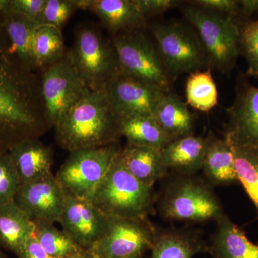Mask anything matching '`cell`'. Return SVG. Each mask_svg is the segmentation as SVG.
I'll list each match as a JSON object with an SVG mask.
<instances>
[{"instance_id": "cell-8", "label": "cell", "mask_w": 258, "mask_h": 258, "mask_svg": "<svg viewBox=\"0 0 258 258\" xmlns=\"http://www.w3.org/2000/svg\"><path fill=\"white\" fill-rule=\"evenodd\" d=\"M157 232L149 217H111L106 233L87 252L93 258H143Z\"/></svg>"}, {"instance_id": "cell-41", "label": "cell", "mask_w": 258, "mask_h": 258, "mask_svg": "<svg viewBox=\"0 0 258 258\" xmlns=\"http://www.w3.org/2000/svg\"><path fill=\"white\" fill-rule=\"evenodd\" d=\"M0 258H5V255L3 252H2L1 249H0Z\"/></svg>"}, {"instance_id": "cell-3", "label": "cell", "mask_w": 258, "mask_h": 258, "mask_svg": "<svg viewBox=\"0 0 258 258\" xmlns=\"http://www.w3.org/2000/svg\"><path fill=\"white\" fill-rule=\"evenodd\" d=\"M118 154L90 201L112 218L148 217L153 210V187L132 176Z\"/></svg>"}, {"instance_id": "cell-19", "label": "cell", "mask_w": 258, "mask_h": 258, "mask_svg": "<svg viewBox=\"0 0 258 258\" xmlns=\"http://www.w3.org/2000/svg\"><path fill=\"white\" fill-rule=\"evenodd\" d=\"M202 169L213 186H228L239 182L233 152L225 138H218L213 134L208 136Z\"/></svg>"}, {"instance_id": "cell-11", "label": "cell", "mask_w": 258, "mask_h": 258, "mask_svg": "<svg viewBox=\"0 0 258 258\" xmlns=\"http://www.w3.org/2000/svg\"><path fill=\"white\" fill-rule=\"evenodd\" d=\"M86 88L70 52L47 67L42 77V96L49 123L55 126L81 99Z\"/></svg>"}, {"instance_id": "cell-28", "label": "cell", "mask_w": 258, "mask_h": 258, "mask_svg": "<svg viewBox=\"0 0 258 258\" xmlns=\"http://www.w3.org/2000/svg\"><path fill=\"white\" fill-rule=\"evenodd\" d=\"M34 235L44 249L52 257H67L84 251L63 231L56 228L54 223L37 221L34 222Z\"/></svg>"}, {"instance_id": "cell-22", "label": "cell", "mask_w": 258, "mask_h": 258, "mask_svg": "<svg viewBox=\"0 0 258 258\" xmlns=\"http://www.w3.org/2000/svg\"><path fill=\"white\" fill-rule=\"evenodd\" d=\"M208 246L194 231L169 229L157 232L152 258H192L208 252Z\"/></svg>"}, {"instance_id": "cell-32", "label": "cell", "mask_w": 258, "mask_h": 258, "mask_svg": "<svg viewBox=\"0 0 258 258\" xmlns=\"http://www.w3.org/2000/svg\"><path fill=\"white\" fill-rule=\"evenodd\" d=\"M240 50L247 62V76H258V20L240 27Z\"/></svg>"}, {"instance_id": "cell-10", "label": "cell", "mask_w": 258, "mask_h": 258, "mask_svg": "<svg viewBox=\"0 0 258 258\" xmlns=\"http://www.w3.org/2000/svg\"><path fill=\"white\" fill-rule=\"evenodd\" d=\"M113 45L122 72L169 91V75L154 44L142 32H123Z\"/></svg>"}, {"instance_id": "cell-35", "label": "cell", "mask_w": 258, "mask_h": 258, "mask_svg": "<svg viewBox=\"0 0 258 258\" xmlns=\"http://www.w3.org/2000/svg\"><path fill=\"white\" fill-rule=\"evenodd\" d=\"M193 5L209 11L237 18L241 12L240 1L235 0H197Z\"/></svg>"}, {"instance_id": "cell-23", "label": "cell", "mask_w": 258, "mask_h": 258, "mask_svg": "<svg viewBox=\"0 0 258 258\" xmlns=\"http://www.w3.org/2000/svg\"><path fill=\"white\" fill-rule=\"evenodd\" d=\"M1 15L12 51L24 67L32 72L37 68L34 45L35 33L40 25L11 12Z\"/></svg>"}, {"instance_id": "cell-38", "label": "cell", "mask_w": 258, "mask_h": 258, "mask_svg": "<svg viewBox=\"0 0 258 258\" xmlns=\"http://www.w3.org/2000/svg\"><path fill=\"white\" fill-rule=\"evenodd\" d=\"M240 3L241 12L244 15H249L258 11V0H242Z\"/></svg>"}, {"instance_id": "cell-13", "label": "cell", "mask_w": 258, "mask_h": 258, "mask_svg": "<svg viewBox=\"0 0 258 258\" xmlns=\"http://www.w3.org/2000/svg\"><path fill=\"white\" fill-rule=\"evenodd\" d=\"M111 217L91 201L66 191L63 210L59 220L62 231L79 247L87 251L106 233Z\"/></svg>"}, {"instance_id": "cell-18", "label": "cell", "mask_w": 258, "mask_h": 258, "mask_svg": "<svg viewBox=\"0 0 258 258\" xmlns=\"http://www.w3.org/2000/svg\"><path fill=\"white\" fill-rule=\"evenodd\" d=\"M206 139L191 135L172 141L161 150L163 165L179 175H194L203 167Z\"/></svg>"}, {"instance_id": "cell-40", "label": "cell", "mask_w": 258, "mask_h": 258, "mask_svg": "<svg viewBox=\"0 0 258 258\" xmlns=\"http://www.w3.org/2000/svg\"><path fill=\"white\" fill-rule=\"evenodd\" d=\"M64 258H93L92 256L87 251L84 250L83 252H80V253H78L76 254H74V255L69 256V257H64Z\"/></svg>"}, {"instance_id": "cell-20", "label": "cell", "mask_w": 258, "mask_h": 258, "mask_svg": "<svg viewBox=\"0 0 258 258\" xmlns=\"http://www.w3.org/2000/svg\"><path fill=\"white\" fill-rule=\"evenodd\" d=\"M110 31H137L145 25L146 18L134 0H91L89 9Z\"/></svg>"}, {"instance_id": "cell-17", "label": "cell", "mask_w": 258, "mask_h": 258, "mask_svg": "<svg viewBox=\"0 0 258 258\" xmlns=\"http://www.w3.org/2000/svg\"><path fill=\"white\" fill-rule=\"evenodd\" d=\"M208 252L212 258H258V245L225 214L217 220Z\"/></svg>"}, {"instance_id": "cell-33", "label": "cell", "mask_w": 258, "mask_h": 258, "mask_svg": "<svg viewBox=\"0 0 258 258\" xmlns=\"http://www.w3.org/2000/svg\"><path fill=\"white\" fill-rule=\"evenodd\" d=\"M78 9L77 0H46L40 25L61 29Z\"/></svg>"}, {"instance_id": "cell-37", "label": "cell", "mask_w": 258, "mask_h": 258, "mask_svg": "<svg viewBox=\"0 0 258 258\" xmlns=\"http://www.w3.org/2000/svg\"><path fill=\"white\" fill-rule=\"evenodd\" d=\"M16 255L18 258H55L47 253L34 235L25 242Z\"/></svg>"}, {"instance_id": "cell-7", "label": "cell", "mask_w": 258, "mask_h": 258, "mask_svg": "<svg viewBox=\"0 0 258 258\" xmlns=\"http://www.w3.org/2000/svg\"><path fill=\"white\" fill-rule=\"evenodd\" d=\"M120 149L114 143L70 152L56 179L67 192L90 201Z\"/></svg>"}, {"instance_id": "cell-21", "label": "cell", "mask_w": 258, "mask_h": 258, "mask_svg": "<svg viewBox=\"0 0 258 258\" xmlns=\"http://www.w3.org/2000/svg\"><path fill=\"white\" fill-rule=\"evenodd\" d=\"M122 164L136 179L152 186L165 177L167 169L163 165L161 150L128 144L118 154Z\"/></svg>"}, {"instance_id": "cell-30", "label": "cell", "mask_w": 258, "mask_h": 258, "mask_svg": "<svg viewBox=\"0 0 258 258\" xmlns=\"http://www.w3.org/2000/svg\"><path fill=\"white\" fill-rule=\"evenodd\" d=\"M37 67L46 69L66 54L63 37L60 29L50 25L37 28L34 45Z\"/></svg>"}, {"instance_id": "cell-1", "label": "cell", "mask_w": 258, "mask_h": 258, "mask_svg": "<svg viewBox=\"0 0 258 258\" xmlns=\"http://www.w3.org/2000/svg\"><path fill=\"white\" fill-rule=\"evenodd\" d=\"M38 91L31 71L11 50L0 14V151L23 139L38 120Z\"/></svg>"}, {"instance_id": "cell-14", "label": "cell", "mask_w": 258, "mask_h": 258, "mask_svg": "<svg viewBox=\"0 0 258 258\" xmlns=\"http://www.w3.org/2000/svg\"><path fill=\"white\" fill-rule=\"evenodd\" d=\"M66 191L52 173L21 184L14 202L32 222H58L63 210Z\"/></svg>"}, {"instance_id": "cell-4", "label": "cell", "mask_w": 258, "mask_h": 258, "mask_svg": "<svg viewBox=\"0 0 258 258\" xmlns=\"http://www.w3.org/2000/svg\"><path fill=\"white\" fill-rule=\"evenodd\" d=\"M159 210L161 217L172 221H217L225 215L211 184L194 175L170 180L161 193Z\"/></svg>"}, {"instance_id": "cell-31", "label": "cell", "mask_w": 258, "mask_h": 258, "mask_svg": "<svg viewBox=\"0 0 258 258\" xmlns=\"http://www.w3.org/2000/svg\"><path fill=\"white\" fill-rule=\"evenodd\" d=\"M21 186L8 151H0V206L13 201Z\"/></svg>"}, {"instance_id": "cell-6", "label": "cell", "mask_w": 258, "mask_h": 258, "mask_svg": "<svg viewBox=\"0 0 258 258\" xmlns=\"http://www.w3.org/2000/svg\"><path fill=\"white\" fill-rule=\"evenodd\" d=\"M69 52L83 84L92 91L104 89L120 71L113 43L93 27H81L76 32L74 47Z\"/></svg>"}, {"instance_id": "cell-29", "label": "cell", "mask_w": 258, "mask_h": 258, "mask_svg": "<svg viewBox=\"0 0 258 258\" xmlns=\"http://www.w3.org/2000/svg\"><path fill=\"white\" fill-rule=\"evenodd\" d=\"M230 146L239 182L254 203L258 214V147Z\"/></svg>"}, {"instance_id": "cell-5", "label": "cell", "mask_w": 258, "mask_h": 258, "mask_svg": "<svg viewBox=\"0 0 258 258\" xmlns=\"http://www.w3.org/2000/svg\"><path fill=\"white\" fill-rule=\"evenodd\" d=\"M183 13L198 32L207 62L223 72L232 69L240 53V26L236 18L195 5L186 7Z\"/></svg>"}, {"instance_id": "cell-39", "label": "cell", "mask_w": 258, "mask_h": 258, "mask_svg": "<svg viewBox=\"0 0 258 258\" xmlns=\"http://www.w3.org/2000/svg\"><path fill=\"white\" fill-rule=\"evenodd\" d=\"M10 0H0V14L7 13L9 10Z\"/></svg>"}, {"instance_id": "cell-25", "label": "cell", "mask_w": 258, "mask_h": 258, "mask_svg": "<svg viewBox=\"0 0 258 258\" xmlns=\"http://www.w3.org/2000/svg\"><path fill=\"white\" fill-rule=\"evenodd\" d=\"M35 232V224L14 200L0 206V246L17 254Z\"/></svg>"}, {"instance_id": "cell-36", "label": "cell", "mask_w": 258, "mask_h": 258, "mask_svg": "<svg viewBox=\"0 0 258 258\" xmlns=\"http://www.w3.org/2000/svg\"><path fill=\"white\" fill-rule=\"evenodd\" d=\"M140 13L144 17L147 15L161 14L177 5L173 0H134Z\"/></svg>"}, {"instance_id": "cell-16", "label": "cell", "mask_w": 258, "mask_h": 258, "mask_svg": "<svg viewBox=\"0 0 258 258\" xmlns=\"http://www.w3.org/2000/svg\"><path fill=\"white\" fill-rule=\"evenodd\" d=\"M21 184L31 182L51 174L53 156L50 147L40 141L25 139L8 151Z\"/></svg>"}, {"instance_id": "cell-26", "label": "cell", "mask_w": 258, "mask_h": 258, "mask_svg": "<svg viewBox=\"0 0 258 258\" xmlns=\"http://www.w3.org/2000/svg\"><path fill=\"white\" fill-rule=\"evenodd\" d=\"M120 133L127 139L129 144L158 150H161L175 140L161 128L153 116L122 118Z\"/></svg>"}, {"instance_id": "cell-27", "label": "cell", "mask_w": 258, "mask_h": 258, "mask_svg": "<svg viewBox=\"0 0 258 258\" xmlns=\"http://www.w3.org/2000/svg\"><path fill=\"white\" fill-rule=\"evenodd\" d=\"M187 104L200 111L208 112L217 104L218 93L211 70L190 74L186 84Z\"/></svg>"}, {"instance_id": "cell-15", "label": "cell", "mask_w": 258, "mask_h": 258, "mask_svg": "<svg viewBox=\"0 0 258 258\" xmlns=\"http://www.w3.org/2000/svg\"><path fill=\"white\" fill-rule=\"evenodd\" d=\"M227 113L225 138L229 144L235 147H258V88L242 84Z\"/></svg>"}, {"instance_id": "cell-9", "label": "cell", "mask_w": 258, "mask_h": 258, "mask_svg": "<svg viewBox=\"0 0 258 258\" xmlns=\"http://www.w3.org/2000/svg\"><path fill=\"white\" fill-rule=\"evenodd\" d=\"M152 33L169 75L192 74L200 71L208 62L198 35L186 25L180 23L155 25Z\"/></svg>"}, {"instance_id": "cell-2", "label": "cell", "mask_w": 258, "mask_h": 258, "mask_svg": "<svg viewBox=\"0 0 258 258\" xmlns=\"http://www.w3.org/2000/svg\"><path fill=\"white\" fill-rule=\"evenodd\" d=\"M120 118L104 90L86 88L83 96L55 125L61 147L69 152L114 144L120 137Z\"/></svg>"}, {"instance_id": "cell-12", "label": "cell", "mask_w": 258, "mask_h": 258, "mask_svg": "<svg viewBox=\"0 0 258 258\" xmlns=\"http://www.w3.org/2000/svg\"><path fill=\"white\" fill-rule=\"evenodd\" d=\"M108 101L122 118L153 116L166 91L120 71L104 87Z\"/></svg>"}, {"instance_id": "cell-34", "label": "cell", "mask_w": 258, "mask_h": 258, "mask_svg": "<svg viewBox=\"0 0 258 258\" xmlns=\"http://www.w3.org/2000/svg\"><path fill=\"white\" fill-rule=\"evenodd\" d=\"M46 0H10L8 12L14 13L40 25Z\"/></svg>"}, {"instance_id": "cell-24", "label": "cell", "mask_w": 258, "mask_h": 258, "mask_svg": "<svg viewBox=\"0 0 258 258\" xmlns=\"http://www.w3.org/2000/svg\"><path fill=\"white\" fill-rule=\"evenodd\" d=\"M154 119L161 128L174 139L193 135L195 116L187 103L181 101L175 93H164L157 107Z\"/></svg>"}]
</instances>
